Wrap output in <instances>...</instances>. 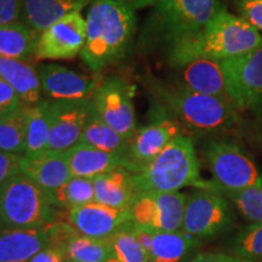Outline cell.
Listing matches in <instances>:
<instances>
[{"label":"cell","instance_id":"1","mask_svg":"<svg viewBox=\"0 0 262 262\" xmlns=\"http://www.w3.org/2000/svg\"><path fill=\"white\" fill-rule=\"evenodd\" d=\"M81 60L98 73L125 56L136 29L135 10L120 0H93Z\"/></svg>","mask_w":262,"mask_h":262},{"label":"cell","instance_id":"2","mask_svg":"<svg viewBox=\"0 0 262 262\" xmlns=\"http://www.w3.org/2000/svg\"><path fill=\"white\" fill-rule=\"evenodd\" d=\"M261 44L262 34L256 28L222 8L202 33L170 48L169 56L175 67L198 58L221 62L243 56Z\"/></svg>","mask_w":262,"mask_h":262},{"label":"cell","instance_id":"3","mask_svg":"<svg viewBox=\"0 0 262 262\" xmlns=\"http://www.w3.org/2000/svg\"><path fill=\"white\" fill-rule=\"evenodd\" d=\"M137 194L172 193L185 187L216 189L201 175V165L191 137L180 135L146 168L133 173ZM217 191V189H216Z\"/></svg>","mask_w":262,"mask_h":262},{"label":"cell","instance_id":"4","mask_svg":"<svg viewBox=\"0 0 262 262\" xmlns=\"http://www.w3.org/2000/svg\"><path fill=\"white\" fill-rule=\"evenodd\" d=\"M57 212L50 193L24 172L0 186L3 228H44L58 221Z\"/></svg>","mask_w":262,"mask_h":262},{"label":"cell","instance_id":"5","mask_svg":"<svg viewBox=\"0 0 262 262\" xmlns=\"http://www.w3.org/2000/svg\"><path fill=\"white\" fill-rule=\"evenodd\" d=\"M153 6L148 35L169 49L202 33L222 9L221 0H157Z\"/></svg>","mask_w":262,"mask_h":262},{"label":"cell","instance_id":"6","mask_svg":"<svg viewBox=\"0 0 262 262\" xmlns=\"http://www.w3.org/2000/svg\"><path fill=\"white\" fill-rule=\"evenodd\" d=\"M159 94L179 122L193 131L217 133L238 122L237 108L222 98L194 93L182 85L163 88Z\"/></svg>","mask_w":262,"mask_h":262},{"label":"cell","instance_id":"7","mask_svg":"<svg viewBox=\"0 0 262 262\" xmlns=\"http://www.w3.org/2000/svg\"><path fill=\"white\" fill-rule=\"evenodd\" d=\"M203 155L214 179L212 183L222 194L262 185V176L256 165L235 143L210 140Z\"/></svg>","mask_w":262,"mask_h":262},{"label":"cell","instance_id":"8","mask_svg":"<svg viewBox=\"0 0 262 262\" xmlns=\"http://www.w3.org/2000/svg\"><path fill=\"white\" fill-rule=\"evenodd\" d=\"M234 216L227 199L216 189H196L187 194L182 231L199 241L214 238L233 224Z\"/></svg>","mask_w":262,"mask_h":262},{"label":"cell","instance_id":"9","mask_svg":"<svg viewBox=\"0 0 262 262\" xmlns=\"http://www.w3.org/2000/svg\"><path fill=\"white\" fill-rule=\"evenodd\" d=\"M221 67L235 108L262 111V44L243 56L221 61Z\"/></svg>","mask_w":262,"mask_h":262},{"label":"cell","instance_id":"10","mask_svg":"<svg viewBox=\"0 0 262 262\" xmlns=\"http://www.w3.org/2000/svg\"><path fill=\"white\" fill-rule=\"evenodd\" d=\"M134 95V85L119 77L101 81L93 95L95 112L127 140L137 130Z\"/></svg>","mask_w":262,"mask_h":262},{"label":"cell","instance_id":"11","mask_svg":"<svg viewBox=\"0 0 262 262\" xmlns=\"http://www.w3.org/2000/svg\"><path fill=\"white\" fill-rule=\"evenodd\" d=\"M187 194L172 193H141L130 205L136 225L157 232L182 231Z\"/></svg>","mask_w":262,"mask_h":262},{"label":"cell","instance_id":"12","mask_svg":"<svg viewBox=\"0 0 262 262\" xmlns=\"http://www.w3.org/2000/svg\"><path fill=\"white\" fill-rule=\"evenodd\" d=\"M86 41V21L81 11L58 18L39 34L35 60H72L81 54Z\"/></svg>","mask_w":262,"mask_h":262},{"label":"cell","instance_id":"13","mask_svg":"<svg viewBox=\"0 0 262 262\" xmlns=\"http://www.w3.org/2000/svg\"><path fill=\"white\" fill-rule=\"evenodd\" d=\"M48 103L50 118L48 149L66 152L79 143L94 110L93 97L71 101L48 100Z\"/></svg>","mask_w":262,"mask_h":262},{"label":"cell","instance_id":"14","mask_svg":"<svg viewBox=\"0 0 262 262\" xmlns=\"http://www.w3.org/2000/svg\"><path fill=\"white\" fill-rule=\"evenodd\" d=\"M180 135H182L180 124L169 118H160L136 130L125 153V169L131 173L141 171Z\"/></svg>","mask_w":262,"mask_h":262},{"label":"cell","instance_id":"15","mask_svg":"<svg viewBox=\"0 0 262 262\" xmlns=\"http://www.w3.org/2000/svg\"><path fill=\"white\" fill-rule=\"evenodd\" d=\"M37 72L42 95L51 101L90 98L101 84L96 75L89 77L56 63L39 64Z\"/></svg>","mask_w":262,"mask_h":262},{"label":"cell","instance_id":"16","mask_svg":"<svg viewBox=\"0 0 262 262\" xmlns=\"http://www.w3.org/2000/svg\"><path fill=\"white\" fill-rule=\"evenodd\" d=\"M68 222L78 233L95 239H110L133 222L130 209L91 203L68 211Z\"/></svg>","mask_w":262,"mask_h":262},{"label":"cell","instance_id":"17","mask_svg":"<svg viewBox=\"0 0 262 262\" xmlns=\"http://www.w3.org/2000/svg\"><path fill=\"white\" fill-rule=\"evenodd\" d=\"M21 172L50 194L60 189L72 178L64 152L52 149L22 156Z\"/></svg>","mask_w":262,"mask_h":262},{"label":"cell","instance_id":"18","mask_svg":"<svg viewBox=\"0 0 262 262\" xmlns=\"http://www.w3.org/2000/svg\"><path fill=\"white\" fill-rule=\"evenodd\" d=\"M50 247L47 228H3L0 262H29Z\"/></svg>","mask_w":262,"mask_h":262},{"label":"cell","instance_id":"19","mask_svg":"<svg viewBox=\"0 0 262 262\" xmlns=\"http://www.w3.org/2000/svg\"><path fill=\"white\" fill-rule=\"evenodd\" d=\"M179 68H181L180 85L194 93L222 98L232 103L226 89L225 75L220 61L198 58Z\"/></svg>","mask_w":262,"mask_h":262},{"label":"cell","instance_id":"20","mask_svg":"<svg viewBox=\"0 0 262 262\" xmlns=\"http://www.w3.org/2000/svg\"><path fill=\"white\" fill-rule=\"evenodd\" d=\"M72 176L95 179L113 170L126 168L125 156L78 143L64 152Z\"/></svg>","mask_w":262,"mask_h":262},{"label":"cell","instance_id":"21","mask_svg":"<svg viewBox=\"0 0 262 262\" xmlns=\"http://www.w3.org/2000/svg\"><path fill=\"white\" fill-rule=\"evenodd\" d=\"M0 78L15 90L25 106H35L44 100L37 68L28 61L0 57Z\"/></svg>","mask_w":262,"mask_h":262},{"label":"cell","instance_id":"22","mask_svg":"<svg viewBox=\"0 0 262 262\" xmlns=\"http://www.w3.org/2000/svg\"><path fill=\"white\" fill-rule=\"evenodd\" d=\"M95 203L117 209H129L136 196L134 176L120 168L94 179Z\"/></svg>","mask_w":262,"mask_h":262},{"label":"cell","instance_id":"23","mask_svg":"<svg viewBox=\"0 0 262 262\" xmlns=\"http://www.w3.org/2000/svg\"><path fill=\"white\" fill-rule=\"evenodd\" d=\"M93 0H25L21 19L35 32L40 33L58 18L81 11Z\"/></svg>","mask_w":262,"mask_h":262},{"label":"cell","instance_id":"24","mask_svg":"<svg viewBox=\"0 0 262 262\" xmlns=\"http://www.w3.org/2000/svg\"><path fill=\"white\" fill-rule=\"evenodd\" d=\"M201 241L186 232H157L148 253L149 262H188L194 256Z\"/></svg>","mask_w":262,"mask_h":262},{"label":"cell","instance_id":"25","mask_svg":"<svg viewBox=\"0 0 262 262\" xmlns=\"http://www.w3.org/2000/svg\"><path fill=\"white\" fill-rule=\"evenodd\" d=\"M39 33L22 21L0 25V57L28 61L35 57Z\"/></svg>","mask_w":262,"mask_h":262},{"label":"cell","instance_id":"26","mask_svg":"<svg viewBox=\"0 0 262 262\" xmlns=\"http://www.w3.org/2000/svg\"><path fill=\"white\" fill-rule=\"evenodd\" d=\"M57 249L63 253L67 262H107L114 258L111 238L95 239L85 237L78 232Z\"/></svg>","mask_w":262,"mask_h":262},{"label":"cell","instance_id":"27","mask_svg":"<svg viewBox=\"0 0 262 262\" xmlns=\"http://www.w3.org/2000/svg\"><path fill=\"white\" fill-rule=\"evenodd\" d=\"M129 141L101 119L95 110H93L81 134L79 143L106 152L125 156Z\"/></svg>","mask_w":262,"mask_h":262},{"label":"cell","instance_id":"28","mask_svg":"<svg viewBox=\"0 0 262 262\" xmlns=\"http://www.w3.org/2000/svg\"><path fill=\"white\" fill-rule=\"evenodd\" d=\"M50 118L47 98L35 106H27L26 117V155L48 149Z\"/></svg>","mask_w":262,"mask_h":262},{"label":"cell","instance_id":"29","mask_svg":"<svg viewBox=\"0 0 262 262\" xmlns=\"http://www.w3.org/2000/svg\"><path fill=\"white\" fill-rule=\"evenodd\" d=\"M55 205L62 210H72L95 203L94 179L72 176L56 192L51 193Z\"/></svg>","mask_w":262,"mask_h":262},{"label":"cell","instance_id":"30","mask_svg":"<svg viewBox=\"0 0 262 262\" xmlns=\"http://www.w3.org/2000/svg\"><path fill=\"white\" fill-rule=\"evenodd\" d=\"M27 106L0 118V152L26 155Z\"/></svg>","mask_w":262,"mask_h":262},{"label":"cell","instance_id":"31","mask_svg":"<svg viewBox=\"0 0 262 262\" xmlns=\"http://www.w3.org/2000/svg\"><path fill=\"white\" fill-rule=\"evenodd\" d=\"M231 254L248 258L262 261V224H250L242 228L229 242Z\"/></svg>","mask_w":262,"mask_h":262},{"label":"cell","instance_id":"32","mask_svg":"<svg viewBox=\"0 0 262 262\" xmlns=\"http://www.w3.org/2000/svg\"><path fill=\"white\" fill-rule=\"evenodd\" d=\"M224 195H227L233 202L247 220L253 224H262V185Z\"/></svg>","mask_w":262,"mask_h":262},{"label":"cell","instance_id":"33","mask_svg":"<svg viewBox=\"0 0 262 262\" xmlns=\"http://www.w3.org/2000/svg\"><path fill=\"white\" fill-rule=\"evenodd\" d=\"M131 224L133 222H130L125 228L111 237L114 257L120 262H149L148 256L131 232Z\"/></svg>","mask_w":262,"mask_h":262},{"label":"cell","instance_id":"34","mask_svg":"<svg viewBox=\"0 0 262 262\" xmlns=\"http://www.w3.org/2000/svg\"><path fill=\"white\" fill-rule=\"evenodd\" d=\"M24 106L15 90L0 78V118L14 113Z\"/></svg>","mask_w":262,"mask_h":262},{"label":"cell","instance_id":"35","mask_svg":"<svg viewBox=\"0 0 262 262\" xmlns=\"http://www.w3.org/2000/svg\"><path fill=\"white\" fill-rule=\"evenodd\" d=\"M242 17L262 33V0H239Z\"/></svg>","mask_w":262,"mask_h":262},{"label":"cell","instance_id":"36","mask_svg":"<svg viewBox=\"0 0 262 262\" xmlns=\"http://www.w3.org/2000/svg\"><path fill=\"white\" fill-rule=\"evenodd\" d=\"M22 156L0 152V186L21 172Z\"/></svg>","mask_w":262,"mask_h":262},{"label":"cell","instance_id":"37","mask_svg":"<svg viewBox=\"0 0 262 262\" xmlns=\"http://www.w3.org/2000/svg\"><path fill=\"white\" fill-rule=\"evenodd\" d=\"M25 0H0V25L21 19Z\"/></svg>","mask_w":262,"mask_h":262},{"label":"cell","instance_id":"38","mask_svg":"<svg viewBox=\"0 0 262 262\" xmlns=\"http://www.w3.org/2000/svg\"><path fill=\"white\" fill-rule=\"evenodd\" d=\"M188 262H255L248 258L227 253H199Z\"/></svg>","mask_w":262,"mask_h":262},{"label":"cell","instance_id":"39","mask_svg":"<svg viewBox=\"0 0 262 262\" xmlns=\"http://www.w3.org/2000/svg\"><path fill=\"white\" fill-rule=\"evenodd\" d=\"M66 261V257L60 249L54 247H48L40 253L35 255L29 262H58V261Z\"/></svg>","mask_w":262,"mask_h":262},{"label":"cell","instance_id":"40","mask_svg":"<svg viewBox=\"0 0 262 262\" xmlns=\"http://www.w3.org/2000/svg\"><path fill=\"white\" fill-rule=\"evenodd\" d=\"M120 2H123L124 4L129 5L131 9L139 10L142 8H147V6L155 5L157 0H120Z\"/></svg>","mask_w":262,"mask_h":262},{"label":"cell","instance_id":"41","mask_svg":"<svg viewBox=\"0 0 262 262\" xmlns=\"http://www.w3.org/2000/svg\"><path fill=\"white\" fill-rule=\"evenodd\" d=\"M107 262H120V261H119V260H117V258L114 257V258H111V260H110V261H107Z\"/></svg>","mask_w":262,"mask_h":262},{"label":"cell","instance_id":"42","mask_svg":"<svg viewBox=\"0 0 262 262\" xmlns=\"http://www.w3.org/2000/svg\"><path fill=\"white\" fill-rule=\"evenodd\" d=\"M3 231V227H2V225H0V232H2Z\"/></svg>","mask_w":262,"mask_h":262},{"label":"cell","instance_id":"43","mask_svg":"<svg viewBox=\"0 0 262 262\" xmlns=\"http://www.w3.org/2000/svg\"><path fill=\"white\" fill-rule=\"evenodd\" d=\"M58 262H67V261H64V260H62V261H58Z\"/></svg>","mask_w":262,"mask_h":262}]
</instances>
